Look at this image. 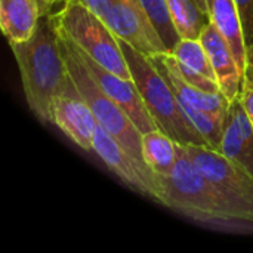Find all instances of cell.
Masks as SVG:
<instances>
[{
  "label": "cell",
  "mask_w": 253,
  "mask_h": 253,
  "mask_svg": "<svg viewBox=\"0 0 253 253\" xmlns=\"http://www.w3.org/2000/svg\"><path fill=\"white\" fill-rule=\"evenodd\" d=\"M184 148L196 168L245 213L248 222H253L252 175L212 148L202 145H184Z\"/></svg>",
  "instance_id": "cell-6"
},
{
  "label": "cell",
  "mask_w": 253,
  "mask_h": 253,
  "mask_svg": "<svg viewBox=\"0 0 253 253\" xmlns=\"http://www.w3.org/2000/svg\"><path fill=\"white\" fill-rule=\"evenodd\" d=\"M173 24L181 39H200L209 15L200 9L196 0H166Z\"/></svg>",
  "instance_id": "cell-17"
},
{
  "label": "cell",
  "mask_w": 253,
  "mask_h": 253,
  "mask_svg": "<svg viewBox=\"0 0 253 253\" xmlns=\"http://www.w3.org/2000/svg\"><path fill=\"white\" fill-rule=\"evenodd\" d=\"M43 3H44V6H46V9H47V12L50 13V12H53L55 9H58L61 4H64L65 1H68V0H42Z\"/></svg>",
  "instance_id": "cell-25"
},
{
  "label": "cell",
  "mask_w": 253,
  "mask_h": 253,
  "mask_svg": "<svg viewBox=\"0 0 253 253\" xmlns=\"http://www.w3.org/2000/svg\"><path fill=\"white\" fill-rule=\"evenodd\" d=\"M209 19L216 25L225 40L230 43L237 64L245 76L248 46L245 42L240 13L234 0H209Z\"/></svg>",
  "instance_id": "cell-14"
},
{
  "label": "cell",
  "mask_w": 253,
  "mask_h": 253,
  "mask_svg": "<svg viewBox=\"0 0 253 253\" xmlns=\"http://www.w3.org/2000/svg\"><path fill=\"white\" fill-rule=\"evenodd\" d=\"M59 44L67 62L68 73L76 83L79 92L93 111L98 125L102 126L113 138H116L142 168L150 169L142 157L141 130L136 127L127 113L114 99H111L92 79V76L80 61L73 43L67 37L59 34Z\"/></svg>",
  "instance_id": "cell-5"
},
{
  "label": "cell",
  "mask_w": 253,
  "mask_h": 253,
  "mask_svg": "<svg viewBox=\"0 0 253 253\" xmlns=\"http://www.w3.org/2000/svg\"><path fill=\"white\" fill-rule=\"evenodd\" d=\"M240 99H242V102L245 105V110L249 114V117H251V120H252L253 123V87H245V89H242Z\"/></svg>",
  "instance_id": "cell-24"
},
{
  "label": "cell",
  "mask_w": 253,
  "mask_h": 253,
  "mask_svg": "<svg viewBox=\"0 0 253 253\" xmlns=\"http://www.w3.org/2000/svg\"><path fill=\"white\" fill-rule=\"evenodd\" d=\"M80 61L92 76V79L99 84V87L111 98L114 99L132 119V122L136 125V127L141 130V133H147L150 130L157 129L156 122L150 116V113L145 108V104L138 92V87L132 79H123L113 71L107 70L101 64H98L93 58H90L86 52L79 49L73 43Z\"/></svg>",
  "instance_id": "cell-9"
},
{
  "label": "cell",
  "mask_w": 253,
  "mask_h": 253,
  "mask_svg": "<svg viewBox=\"0 0 253 253\" xmlns=\"http://www.w3.org/2000/svg\"><path fill=\"white\" fill-rule=\"evenodd\" d=\"M25 99L31 111L52 123V105L65 89L70 73L59 44V34L49 12H44L33 36L21 43H10Z\"/></svg>",
  "instance_id": "cell-1"
},
{
  "label": "cell",
  "mask_w": 253,
  "mask_h": 253,
  "mask_svg": "<svg viewBox=\"0 0 253 253\" xmlns=\"http://www.w3.org/2000/svg\"><path fill=\"white\" fill-rule=\"evenodd\" d=\"M196 3L200 6V9H202L203 12L208 13V10H209V7H208V0H196Z\"/></svg>",
  "instance_id": "cell-26"
},
{
  "label": "cell",
  "mask_w": 253,
  "mask_h": 253,
  "mask_svg": "<svg viewBox=\"0 0 253 253\" xmlns=\"http://www.w3.org/2000/svg\"><path fill=\"white\" fill-rule=\"evenodd\" d=\"M200 40L209 55L221 92L230 102L237 99L243 87V74L230 43L212 21L206 24Z\"/></svg>",
  "instance_id": "cell-12"
},
{
  "label": "cell",
  "mask_w": 253,
  "mask_h": 253,
  "mask_svg": "<svg viewBox=\"0 0 253 253\" xmlns=\"http://www.w3.org/2000/svg\"><path fill=\"white\" fill-rule=\"evenodd\" d=\"M138 1L142 6L147 16L150 18V21L153 22L154 28L157 30L168 52H172L178 44V42L181 40V36L170 16L168 1L166 0H138Z\"/></svg>",
  "instance_id": "cell-19"
},
{
  "label": "cell",
  "mask_w": 253,
  "mask_h": 253,
  "mask_svg": "<svg viewBox=\"0 0 253 253\" xmlns=\"http://www.w3.org/2000/svg\"><path fill=\"white\" fill-rule=\"evenodd\" d=\"M253 87V46L248 47V55H246V68H245V76H243V87Z\"/></svg>",
  "instance_id": "cell-22"
},
{
  "label": "cell",
  "mask_w": 253,
  "mask_h": 253,
  "mask_svg": "<svg viewBox=\"0 0 253 253\" xmlns=\"http://www.w3.org/2000/svg\"><path fill=\"white\" fill-rule=\"evenodd\" d=\"M159 203L206 222H248L245 213L231 203L190 160L184 145H178V160L168 175H157Z\"/></svg>",
  "instance_id": "cell-2"
},
{
  "label": "cell",
  "mask_w": 253,
  "mask_h": 253,
  "mask_svg": "<svg viewBox=\"0 0 253 253\" xmlns=\"http://www.w3.org/2000/svg\"><path fill=\"white\" fill-rule=\"evenodd\" d=\"M92 151L96 153L98 157L127 185L153 197L157 202L160 200L157 175L151 169L142 168L123 148V145L99 125L93 136Z\"/></svg>",
  "instance_id": "cell-8"
},
{
  "label": "cell",
  "mask_w": 253,
  "mask_h": 253,
  "mask_svg": "<svg viewBox=\"0 0 253 253\" xmlns=\"http://www.w3.org/2000/svg\"><path fill=\"white\" fill-rule=\"evenodd\" d=\"M208 7H209V0H208Z\"/></svg>",
  "instance_id": "cell-27"
},
{
  "label": "cell",
  "mask_w": 253,
  "mask_h": 253,
  "mask_svg": "<svg viewBox=\"0 0 253 253\" xmlns=\"http://www.w3.org/2000/svg\"><path fill=\"white\" fill-rule=\"evenodd\" d=\"M240 13L245 42L248 47L253 46V0H234Z\"/></svg>",
  "instance_id": "cell-21"
},
{
  "label": "cell",
  "mask_w": 253,
  "mask_h": 253,
  "mask_svg": "<svg viewBox=\"0 0 253 253\" xmlns=\"http://www.w3.org/2000/svg\"><path fill=\"white\" fill-rule=\"evenodd\" d=\"M170 53L194 71L218 82L209 55L200 39H181Z\"/></svg>",
  "instance_id": "cell-20"
},
{
  "label": "cell",
  "mask_w": 253,
  "mask_h": 253,
  "mask_svg": "<svg viewBox=\"0 0 253 253\" xmlns=\"http://www.w3.org/2000/svg\"><path fill=\"white\" fill-rule=\"evenodd\" d=\"M219 153L253 176V123L240 96L228 105Z\"/></svg>",
  "instance_id": "cell-11"
},
{
  "label": "cell",
  "mask_w": 253,
  "mask_h": 253,
  "mask_svg": "<svg viewBox=\"0 0 253 253\" xmlns=\"http://www.w3.org/2000/svg\"><path fill=\"white\" fill-rule=\"evenodd\" d=\"M52 123L84 151H92L98 120L71 76L52 105Z\"/></svg>",
  "instance_id": "cell-10"
},
{
  "label": "cell",
  "mask_w": 253,
  "mask_h": 253,
  "mask_svg": "<svg viewBox=\"0 0 253 253\" xmlns=\"http://www.w3.org/2000/svg\"><path fill=\"white\" fill-rule=\"evenodd\" d=\"M153 61V64L159 68V71L166 77V80L169 82V84L172 86V89L175 90L176 96L184 99L185 102L191 104L193 107L199 108V110H205V111H211V113H219V114H227L230 101L225 98L224 93H209L205 92L187 82H184L181 77H178L175 73H172L157 56L150 58Z\"/></svg>",
  "instance_id": "cell-15"
},
{
  "label": "cell",
  "mask_w": 253,
  "mask_h": 253,
  "mask_svg": "<svg viewBox=\"0 0 253 253\" xmlns=\"http://www.w3.org/2000/svg\"><path fill=\"white\" fill-rule=\"evenodd\" d=\"M82 4H84L87 9H90L92 12H95L98 16L104 12V9L113 1V0H76Z\"/></svg>",
  "instance_id": "cell-23"
},
{
  "label": "cell",
  "mask_w": 253,
  "mask_h": 253,
  "mask_svg": "<svg viewBox=\"0 0 253 253\" xmlns=\"http://www.w3.org/2000/svg\"><path fill=\"white\" fill-rule=\"evenodd\" d=\"M178 101H179V105H181L185 117L194 126V129L205 138V141L208 142V147L219 153L222 132H224V122H225L227 114L199 110L181 98H178Z\"/></svg>",
  "instance_id": "cell-18"
},
{
  "label": "cell",
  "mask_w": 253,
  "mask_h": 253,
  "mask_svg": "<svg viewBox=\"0 0 253 253\" xmlns=\"http://www.w3.org/2000/svg\"><path fill=\"white\" fill-rule=\"evenodd\" d=\"M44 12L42 0H0V25L9 44L28 40Z\"/></svg>",
  "instance_id": "cell-13"
},
{
  "label": "cell",
  "mask_w": 253,
  "mask_h": 253,
  "mask_svg": "<svg viewBox=\"0 0 253 253\" xmlns=\"http://www.w3.org/2000/svg\"><path fill=\"white\" fill-rule=\"evenodd\" d=\"M119 43L126 58L130 77L138 87L147 111L156 122L157 129L181 145L208 147L205 138L185 117L175 90L153 61L133 49L129 43L120 39Z\"/></svg>",
  "instance_id": "cell-3"
},
{
  "label": "cell",
  "mask_w": 253,
  "mask_h": 253,
  "mask_svg": "<svg viewBox=\"0 0 253 253\" xmlns=\"http://www.w3.org/2000/svg\"><path fill=\"white\" fill-rule=\"evenodd\" d=\"M58 33L98 64L123 79H132L119 39L95 12L84 4L68 0L50 12Z\"/></svg>",
  "instance_id": "cell-4"
},
{
  "label": "cell",
  "mask_w": 253,
  "mask_h": 253,
  "mask_svg": "<svg viewBox=\"0 0 253 253\" xmlns=\"http://www.w3.org/2000/svg\"><path fill=\"white\" fill-rule=\"evenodd\" d=\"M117 39L147 58L168 52L153 22L138 0H113L99 15Z\"/></svg>",
  "instance_id": "cell-7"
},
{
  "label": "cell",
  "mask_w": 253,
  "mask_h": 253,
  "mask_svg": "<svg viewBox=\"0 0 253 253\" xmlns=\"http://www.w3.org/2000/svg\"><path fill=\"white\" fill-rule=\"evenodd\" d=\"M142 157L156 175H168L178 160V142L160 129L142 133Z\"/></svg>",
  "instance_id": "cell-16"
}]
</instances>
